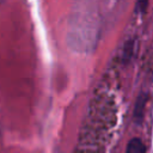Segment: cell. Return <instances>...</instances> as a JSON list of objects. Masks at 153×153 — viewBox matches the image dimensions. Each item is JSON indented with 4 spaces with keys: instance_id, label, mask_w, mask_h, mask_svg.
Instances as JSON below:
<instances>
[{
    "instance_id": "6da1fadb",
    "label": "cell",
    "mask_w": 153,
    "mask_h": 153,
    "mask_svg": "<svg viewBox=\"0 0 153 153\" xmlns=\"http://www.w3.org/2000/svg\"><path fill=\"white\" fill-rule=\"evenodd\" d=\"M147 148L145 142L140 137H131L124 149V153H146Z\"/></svg>"
},
{
    "instance_id": "7a4b0ae2",
    "label": "cell",
    "mask_w": 153,
    "mask_h": 153,
    "mask_svg": "<svg viewBox=\"0 0 153 153\" xmlns=\"http://www.w3.org/2000/svg\"><path fill=\"white\" fill-rule=\"evenodd\" d=\"M146 103H147V96L146 94H140L137 98H136V102H135V105H134V111H133V115H134V120L140 123L143 118V111H145V106H146Z\"/></svg>"
}]
</instances>
